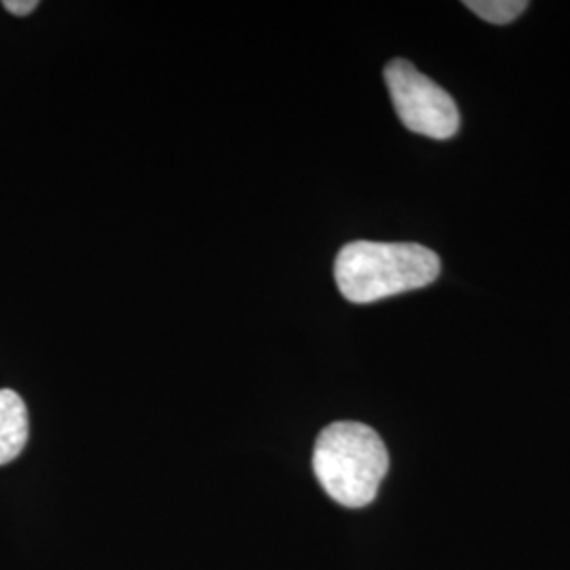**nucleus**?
Returning a JSON list of instances; mask_svg holds the SVG:
<instances>
[{"label": "nucleus", "mask_w": 570, "mask_h": 570, "mask_svg": "<svg viewBox=\"0 0 570 570\" xmlns=\"http://www.w3.org/2000/svg\"><path fill=\"white\" fill-rule=\"evenodd\" d=\"M440 256L419 244H346L334 263V277L346 301L367 305L433 284Z\"/></svg>", "instance_id": "obj_1"}, {"label": "nucleus", "mask_w": 570, "mask_h": 570, "mask_svg": "<svg viewBox=\"0 0 570 570\" xmlns=\"http://www.w3.org/2000/svg\"><path fill=\"white\" fill-rule=\"evenodd\" d=\"M313 471L332 501L360 510L376 499L387 475V446L364 423L338 421L320 433L313 450Z\"/></svg>", "instance_id": "obj_2"}, {"label": "nucleus", "mask_w": 570, "mask_h": 570, "mask_svg": "<svg viewBox=\"0 0 570 570\" xmlns=\"http://www.w3.org/2000/svg\"><path fill=\"white\" fill-rule=\"evenodd\" d=\"M391 102L410 131L433 140H449L461 125L456 102L446 89L431 81L407 60L389 61L385 68Z\"/></svg>", "instance_id": "obj_3"}, {"label": "nucleus", "mask_w": 570, "mask_h": 570, "mask_svg": "<svg viewBox=\"0 0 570 570\" xmlns=\"http://www.w3.org/2000/svg\"><path fill=\"white\" fill-rule=\"evenodd\" d=\"M28 442V410L20 395L0 389V465L16 461Z\"/></svg>", "instance_id": "obj_4"}, {"label": "nucleus", "mask_w": 570, "mask_h": 570, "mask_svg": "<svg viewBox=\"0 0 570 570\" xmlns=\"http://www.w3.org/2000/svg\"><path fill=\"white\" fill-rule=\"evenodd\" d=\"M465 7L484 21L505 26L515 18H520L529 9V2L527 0H468Z\"/></svg>", "instance_id": "obj_5"}, {"label": "nucleus", "mask_w": 570, "mask_h": 570, "mask_svg": "<svg viewBox=\"0 0 570 570\" xmlns=\"http://www.w3.org/2000/svg\"><path fill=\"white\" fill-rule=\"evenodd\" d=\"M37 7V0H4V9L13 16H30Z\"/></svg>", "instance_id": "obj_6"}]
</instances>
